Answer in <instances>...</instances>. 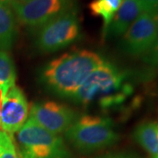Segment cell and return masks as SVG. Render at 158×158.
I'll use <instances>...</instances> for the list:
<instances>
[{
  "label": "cell",
  "instance_id": "1",
  "mask_svg": "<svg viewBox=\"0 0 158 158\" xmlns=\"http://www.w3.org/2000/svg\"><path fill=\"white\" fill-rule=\"evenodd\" d=\"M104 61L92 51H72L48 62L40 71V79L52 93L71 99L90 74Z\"/></svg>",
  "mask_w": 158,
  "mask_h": 158
},
{
  "label": "cell",
  "instance_id": "2",
  "mask_svg": "<svg viewBox=\"0 0 158 158\" xmlns=\"http://www.w3.org/2000/svg\"><path fill=\"white\" fill-rule=\"evenodd\" d=\"M127 74L111 62L104 61L81 85L71 100L83 105L98 102L103 108L118 106L133 91L125 84Z\"/></svg>",
  "mask_w": 158,
  "mask_h": 158
},
{
  "label": "cell",
  "instance_id": "3",
  "mask_svg": "<svg viewBox=\"0 0 158 158\" xmlns=\"http://www.w3.org/2000/svg\"><path fill=\"white\" fill-rule=\"evenodd\" d=\"M66 137L77 149L84 152L101 149L118 140L111 118L91 115L77 118L66 131Z\"/></svg>",
  "mask_w": 158,
  "mask_h": 158
},
{
  "label": "cell",
  "instance_id": "4",
  "mask_svg": "<svg viewBox=\"0 0 158 158\" xmlns=\"http://www.w3.org/2000/svg\"><path fill=\"white\" fill-rule=\"evenodd\" d=\"M22 158H69L62 137L46 130L28 118L18 131Z\"/></svg>",
  "mask_w": 158,
  "mask_h": 158
},
{
  "label": "cell",
  "instance_id": "5",
  "mask_svg": "<svg viewBox=\"0 0 158 158\" xmlns=\"http://www.w3.org/2000/svg\"><path fill=\"white\" fill-rule=\"evenodd\" d=\"M81 35L77 11L66 12L38 29L35 45L41 53H54L65 48Z\"/></svg>",
  "mask_w": 158,
  "mask_h": 158
},
{
  "label": "cell",
  "instance_id": "6",
  "mask_svg": "<svg viewBox=\"0 0 158 158\" xmlns=\"http://www.w3.org/2000/svg\"><path fill=\"white\" fill-rule=\"evenodd\" d=\"M75 0H31L13 1L11 4L20 24L32 29H39L52 19L73 11Z\"/></svg>",
  "mask_w": 158,
  "mask_h": 158
},
{
  "label": "cell",
  "instance_id": "7",
  "mask_svg": "<svg viewBox=\"0 0 158 158\" xmlns=\"http://www.w3.org/2000/svg\"><path fill=\"white\" fill-rule=\"evenodd\" d=\"M157 39V17L142 12L122 36L121 50L133 56L146 55Z\"/></svg>",
  "mask_w": 158,
  "mask_h": 158
},
{
  "label": "cell",
  "instance_id": "8",
  "mask_svg": "<svg viewBox=\"0 0 158 158\" xmlns=\"http://www.w3.org/2000/svg\"><path fill=\"white\" fill-rule=\"evenodd\" d=\"M29 114L37 124L55 135L67 131L77 119L73 109L54 101L34 103Z\"/></svg>",
  "mask_w": 158,
  "mask_h": 158
},
{
  "label": "cell",
  "instance_id": "9",
  "mask_svg": "<svg viewBox=\"0 0 158 158\" xmlns=\"http://www.w3.org/2000/svg\"><path fill=\"white\" fill-rule=\"evenodd\" d=\"M29 105L23 90L12 85L7 91L0 112V127L8 134L18 132L28 119Z\"/></svg>",
  "mask_w": 158,
  "mask_h": 158
},
{
  "label": "cell",
  "instance_id": "10",
  "mask_svg": "<svg viewBox=\"0 0 158 158\" xmlns=\"http://www.w3.org/2000/svg\"><path fill=\"white\" fill-rule=\"evenodd\" d=\"M142 12L143 10L140 0H122L118 10L108 27L105 37L118 38L123 36Z\"/></svg>",
  "mask_w": 158,
  "mask_h": 158
},
{
  "label": "cell",
  "instance_id": "11",
  "mask_svg": "<svg viewBox=\"0 0 158 158\" xmlns=\"http://www.w3.org/2000/svg\"><path fill=\"white\" fill-rule=\"evenodd\" d=\"M17 37L16 19L9 6L0 2V49L10 50Z\"/></svg>",
  "mask_w": 158,
  "mask_h": 158
},
{
  "label": "cell",
  "instance_id": "12",
  "mask_svg": "<svg viewBox=\"0 0 158 158\" xmlns=\"http://www.w3.org/2000/svg\"><path fill=\"white\" fill-rule=\"evenodd\" d=\"M135 141L154 156H158V123L145 121L140 124L135 131Z\"/></svg>",
  "mask_w": 158,
  "mask_h": 158
},
{
  "label": "cell",
  "instance_id": "13",
  "mask_svg": "<svg viewBox=\"0 0 158 158\" xmlns=\"http://www.w3.org/2000/svg\"><path fill=\"white\" fill-rule=\"evenodd\" d=\"M121 3L122 0H93L89 5V9L92 15L98 16L103 19L104 37L106 36L108 27L110 23L112 22L113 17L118 10Z\"/></svg>",
  "mask_w": 158,
  "mask_h": 158
},
{
  "label": "cell",
  "instance_id": "14",
  "mask_svg": "<svg viewBox=\"0 0 158 158\" xmlns=\"http://www.w3.org/2000/svg\"><path fill=\"white\" fill-rule=\"evenodd\" d=\"M16 80V69L14 63L6 51L0 49V86H12Z\"/></svg>",
  "mask_w": 158,
  "mask_h": 158
},
{
  "label": "cell",
  "instance_id": "15",
  "mask_svg": "<svg viewBox=\"0 0 158 158\" xmlns=\"http://www.w3.org/2000/svg\"><path fill=\"white\" fill-rule=\"evenodd\" d=\"M0 158H22L12 135L0 131Z\"/></svg>",
  "mask_w": 158,
  "mask_h": 158
},
{
  "label": "cell",
  "instance_id": "16",
  "mask_svg": "<svg viewBox=\"0 0 158 158\" xmlns=\"http://www.w3.org/2000/svg\"><path fill=\"white\" fill-rule=\"evenodd\" d=\"M143 12L158 17V0H140Z\"/></svg>",
  "mask_w": 158,
  "mask_h": 158
},
{
  "label": "cell",
  "instance_id": "17",
  "mask_svg": "<svg viewBox=\"0 0 158 158\" xmlns=\"http://www.w3.org/2000/svg\"><path fill=\"white\" fill-rule=\"evenodd\" d=\"M145 61L152 65L158 66V42L156 43L153 48L145 55Z\"/></svg>",
  "mask_w": 158,
  "mask_h": 158
},
{
  "label": "cell",
  "instance_id": "18",
  "mask_svg": "<svg viewBox=\"0 0 158 158\" xmlns=\"http://www.w3.org/2000/svg\"><path fill=\"white\" fill-rule=\"evenodd\" d=\"M13 1H15V0H0V2H1L2 4H4V5H6V6H11V4Z\"/></svg>",
  "mask_w": 158,
  "mask_h": 158
},
{
  "label": "cell",
  "instance_id": "19",
  "mask_svg": "<svg viewBox=\"0 0 158 158\" xmlns=\"http://www.w3.org/2000/svg\"><path fill=\"white\" fill-rule=\"evenodd\" d=\"M107 158H130L127 156H110Z\"/></svg>",
  "mask_w": 158,
  "mask_h": 158
},
{
  "label": "cell",
  "instance_id": "20",
  "mask_svg": "<svg viewBox=\"0 0 158 158\" xmlns=\"http://www.w3.org/2000/svg\"><path fill=\"white\" fill-rule=\"evenodd\" d=\"M19 2H28V1H31V0H18Z\"/></svg>",
  "mask_w": 158,
  "mask_h": 158
},
{
  "label": "cell",
  "instance_id": "21",
  "mask_svg": "<svg viewBox=\"0 0 158 158\" xmlns=\"http://www.w3.org/2000/svg\"><path fill=\"white\" fill-rule=\"evenodd\" d=\"M153 158H158V156H154V157Z\"/></svg>",
  "mask_w": 158,
  "mask_h": 158
},
{
  "label": "cell",
  "instance_id": "22",
  "mask_svg": "<svg viewBox=\"0 0 158 158\" xmlns=\"http://www.w3.org/2000/svg\"><path fill=\"white\" fill-rule=\"evenodd\" d=\"M157 19H158V17H157ZM158 42V39H157V40H156V43H157Z\"/></svg>",
  "mask_w": 158,
  "mask_h": 158
}]
</instances>
